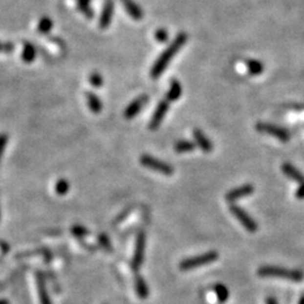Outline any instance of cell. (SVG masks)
Masks as SVG:
<instances>
[{
    "mask_svg": "<svg viewBox=\"0 0 304 304\" xmlns=\"http://www.w3.org/2000/svg\"><path fill=\"white\" fill-rule=\"evenodd\" d=\"M36 58V49L32 43L25 42L23 46V52H22V60L25 64H32Z\"/></svg>",
    "mask_w": 304,
    "mask_h": 304,
    "instance_id": "18",
    "label": "cell"
},
{
    "mask_svg": "<svg viewBox=\"0 0 304 304\" xmlns=\"http://www.w3.org/2000/svg\"><path fill=\"white\" fill-rule=\"evenodd\" d=\"M255 188L253 185H243V186L235 188V190L230 191L227 195H225V199L228 202L233 203L236 201H238L240 198L246 197V196H249L254 193Z\"/></svg>",
    "mask_w": 304,
    "mask_h": 304,
    "instance_id": "10",
    "label": "cell"
},
{
    "mask_svg": "<svg viewBox=\"0 0 304 304\" xmlns=\"http://www.w3.org/2000/svg\"><path fill=\"white\" fill-rule=\"evenodd\" d=\"M14 51V45L12 43H1L0 42V52H5V53H10Z\"/></svg>",
    "mask_w": 304,
    "mask_h": 304,
    "instance_id": "31",
    "label": "cell"
},
{
    "mask_svg": "<svg viewBox=\"0 0 304 304\" xmlns=\"http://www.w3.org/2000/svg\"><path fill=\"white\" fill-rule=\"evenodd\" d=\"M266 303L267 304H277V302H276V300L274 299V298H268L267 299V301H266Z\"/></svg>",
    "mask_w": 304,
    "mask_h": 304,
    "instance_id": "34",
    "label": "cell"
},
{
    "mask_svg": "<svg viewBox=\"0 0 304 304\" xmlns=\"http://www.w3.org/2000/svg\"><path fill=\"white\" fill-rule=\"evenodd\" d=\"M52 28H53V21H52L50 17L44 16L41 18L38 25V29L40 33L46 34V33H49Z\"/></svg>",
    "mask_w": 304,
    "mask_h": 304,
    "instance_id": "22",
    "label": "cell"
},
{
    "mask_svg": "<svg viewBox=\"0 0 304 304\" xmlns=\"http://www.w3.org/2000/svg\"><path fill=\"white\" fill-rule=\"evenodd\" d=\"M246 65H247L248 72L253 76L261 75V73L264 72V65L258 60H253V59H251V60H247Z\"/></svg>",
    "mask_w": 304,
    "mask_h": 304,
    "instance_id": "21",
    "label": "cell"
},
{
    "mask_svg": "<svg viewBox=\"0 0 304 304\" xmlns=\"http://www.w3.org/2000/svg\"><path fill=\"white\" fill-rule=\"evenodd\" d=\"M168 109H169V102L167 101V99L166 101H161L158 104L157 109H155L153 115H152V118L150 120V123H149L150 130L154 131V130H157L159 127H160L167 112H168Z\"/></svg>",
    "mask_w": 304,
    "mask_h": 304,
    "instance_id": "8",
    "label": "cell"
},
{
    "mask_svg": "<svg viewBox=\"0 0 304 304\" xmlns=\"http://www.w3.org/2000/svg\"><path fill=\"white\" fill-rule=\"evenodd\" d=\"M89 83H90L92 86L96 88H99L103 86L104 84V79L101 73L98 72H92L90 76H89Z\"/></svg>",
    "mask_w": 304,
    "mask_h": 304,
    "instance_id": "25",
    "label": "cell"
},
{
    "mask_svg": "<svg viewBox=\"0 0 304 304\" xmlns=\"http://www.w3.org/2000/svg\"><path fill=\"white\" fill-rule=\"evenodd\" d=\"M113 13H114V1L113 0H106L105 3H104L101 18H99V27L102 29L109 28L110 22H112Z\"/></svg>",
    "mask_w": 304,
    "mask_h": 304,
    "instance_id": "11",
    "label": "cell"
},
{
    "mask_svg": "<svg viewBox=\"0 0 304 304\" xmlns=\"http://www.w3.org/2000/svg\"><path fill=\"white\" fill-rule=\"evenodd\" d=\"M8 250H9L8 244L3 243V242H1V241H0V253L6 254V253H8Z\"/></svg>",
    "mask_w": 304,
    "mask_h": 304,
    "instance_id": "33",
    "label": "cell"
},
{
    "mask_svg": "<svg viewBox=\"0 0 304 304\" xmlns=\"http://www.w3.org/2000/svg\"><path fill=\"white\" fill-rule=\"evenodd\" d=\"M71 232L73 236H76L77 238H84L85 236H87L89 231L84 227H81V225H73L72 229H71Z\"/></svg>",
    "mask_w": 304,
    "mask_h": 304,
    "instance_id": "26",
    "label": "cell"
},
{
    "mask_svg": "<svg viewBox=\"0 0 304 304\" xmlns=\"http://www.w3.org/2000/svg\"><path fill=\"white\" fill-rule=\"evenodd\" d=\"M146 241H147L146 233H144L143 231L139 232L138 237H136L134 255H133V261H132V267L135 272H138L141 265L143 264L144 251H146Z\"/></svg>",
    "mask_w": 304,
    "mask_h": 304,
    "instance_id": "5",
    "label": "cell"
},
{
    "mask_svg": "<svg viewBox=\"0 0 304 304\" xmlns=\"http://www.w3.org/2000/svg\"><path fill=\"white\" fill-rule=\"evenodd\" d=\"M140 164L146 167V168L152 170V172L162 174V175L170 176L173 175L174 172V167L172 165L167 164V162L159 160L158 158L153 157V155L150 154H142L140 157Z\"/></svg>",
    "mask_w": 304,
    "mask_h": 304,
    "instance_id": "4",
    "label": "cell"
},
{
    "mask_svg": "<svg viewBox=\"0 0 304 304\" xmlns=\"http://www.w3.org/2000/svg\"><path fill=\"white\" fill-rule=\"evenodd\" d=\"M168 36H169L168 32H167L165 28H159V29H157V32L154 33L155 40H157L158 42H160V43L166 42V41L168 40Z\"/></svg>",
    "mask_w": 304,
    "mask_h": 304,
    "instance_id": "28",
    "label": "cell"
},
{
    "mask_svg": "<svg viewBox=\"0 0 304 304\" xmlns=\"http://www.w3.org/2000/svg\"><path fill=\"white\" fill-rule=\"evenodd\" d=\"M36 284H38V292L41 304H52L50 296L47 294L45 279H44L43 274L40 272L36 273Z\"/></svg>",
    "mask_w": 304,
    "mask_h": 304,
    "instance_id": "13",
    "label": "cell"
},
{
    "mask_svg": "<svg viewBox=\"0 0 304 304\" xmlns=\"http://www.w3.org/2000/svg\"><path fill=\"white\" fill-rule=\"evenodd\" d=\"M69 190H70V184L66 179L61 178V179H59L57 183H55V192H57V194L65 195L66 193L69 192Z\"/></svg>",
    "mask_w": 304,
    "mask_h": 304,
    "instance_id": "23",
    "label": "cell"
},
{
    "mask_svg": "<svg viewBox=\"0 0 304 304\" xmlns=\"http://www.w3.org/2000/svg\"><path fill=\"white\" fill-rule=\"evenodd\" d=\"M98 239H99V243H101L102 246L105 248V249L110 251V249H112V247H110L109 240V238H107V236L103 235V233H102V235L98 236Z\"/></svg>",
    "mask_w": 304,
    "mask_h": 304,
    "instance_id": "30",
    "label": "cell"
},
{
    "mask_svg": "<svg viewBox=\"0 0 304 304\" xmlns=\"http://www.w3.org/2000/svg\"><path fill=\"white\" fill-rule=\"evenodd\" d=\"M256 129H257L259 132L265 133V134H269V135L274 136V138L281 140L282 142H287V141L291 138L290 132H288L287 130L276 127V125H273V124L258 123L257 125H256Z\"/></svg>",
    "mask_w": 304,
    "mask_h": 304,
    "instance_id": "6",
    "label": "cell"
},
{
    "mask_svg": "<svg viewBox=\"0 0 304 304\" xmlns=\"http://www.w3.org/2000/svg\"><path fill=\"white\" fill-rule=\"evenodd\" d=\"M258 275L261 277H275V279H283L291 282H301L304 275L300 270H292L282 268V267L264 266L258 269Z\"/></svg>",
    "mask_w": 304,
    "mask_h": 304,
    "instance_id": "2",
    "label": "cell"
},
{
    "mask_svg": "<svg viewBox=\"0 0 304 304\" xmlns=\"http://www.w3.org/2000/svg\"><path fill=\"white\" fill-rule=\"evenodd\" d=\"M295 196L299 199H304V183L301 184V186L298 188V191L295 193Z\"/></svg>",
    "mask_w": 304,
    "mask_h": 304,
    "instance_id": "32",
    "label": "cell"
},
{
    "mask_svg": "<svg viewBox=\"0 0 304 304\" xmlns=\"http://www.w3.org/2000/svg\"><path fill=\"white\" fill-rule=\"evenodd\" d=\"M0 304H9V301L6 299H1L0 300Z\"/></svg>",
    "mask_w": 304,
    "mask_h": 304,
    "instance_id": "36",
    "label": "cell"
},
{
    "mask_svg": "<svg viewBox=\"0 0 304 304\" xmlns=\"http://www.w3.org/2000/svg\"><path fill=\"white\" fill-rule=\"evenodd\" d=\"M188 35L186 33L181 32L178 34L175 40L173 41L172 43L169 44V46L162 52V54L159 55V58L155 60L154 65H152L150 76L153 78V79H157L158 77H160L162 73L165 72V70L168 65L170 64V61L173 60L174 57L179 52V50L185 45V43L187 42Z\"/></svg>",
    "mask_w": 304,
    "mask_h": 304,
    "instance_id": "1",
    "label": "cell"
},
{
    "mask_svg": "<svg viewBox=\"0 0 304 304\" xmlns=\"http://www.w3.org/2000/svg\"><path fill=\"white\" fill-rule=\"evenodd\" d=\"M218 254L217 251H209V253L195 256V257L184 259L183 261H180L179 268L183 272H188V270H193L197 267H201L204 265H209L211 262H214L217 261Z\"/></svg>",
    "mask_w": 304,
    "mask_h": 304,
    "instance_id": "3",
    "label": "cell"
},
{
    "mask_svg": "<svg viewBox=\"0 0 304 304\" xmlns=\"http://www.w3.org/2000/svg\"><path fill=\"white\" fill-rule=\"evenodd\" d=\"M148 101H149V97H148V95L139 96V97L134 99V101H133L127 107V109L124 110V117L127 118V120H132V118H134L136 115L141 112V109H142L143 107L146 106V104L148 103Z\"/></svg>",
    "mask_w": 304,
    "mask_h": 304,
    "instance_id": "9",
    "label": "cell"
},
{
    "mask_svg": "<svg viewBox=\"0 0 304 304\" xmlns=\"http://www.w3.org/2000/svg\"><path fill=\"white\" fill-rule=\"evenodd\" d=\"M78 3H84V5H89L91 0H77Z\"/></svg>",
    "mask_w": 304,
    "mask_h": 304,
    "instance_id": "35",
    "label": "cell"
},
{
    "mask_svg": "<svg viewBox=\"0 0 304 304\" xmlns=\"http://www.w3.org/2000/svg\"><path fill=\"white\" fill-rule=\"evenodd\" d=\"M86 99H87L89 109H90L92 113L98 114L102 112L103 103L97 95L94 94V92H87Z\"/></svg>",
    "mask_w": 304,
    "mask_h": 304,
    "instance_id": "17",
    "label": "cell"
},
{
    "mask_svg": "<svg viewBox=\"0 0 304 304\" xmlns=\"http://www.w3.org/2000/svg\"><path fill=\"white\" fill-rule=\"evenodd\" d=\"M230 211H231L233 217H235L237 220L242 224V227L244 229L248 230L249 232L257 231V229H258L257 223H256V221L246 212V211L236 205H232L231 207H230Z\"/></svg>",
    "mask_w": 304,
    "mask_h": 304,
    "instance_id": "7",
    "label": "cell"
},
{
    "mask_svg": "<svg viewBox=\"0 0 304 304\" xmlns=\"http://www.w3.org/2000/svg\"><path fill=\"white\" fill-rule=\"evenodd\" d=\"M214 291H216V293H217L218 301L220 302L227 301L228 298H229V291H228V288L224 286V285L217 284L216 286H214Z\"/></svg>",
    "mask_w": 304,
    "mask_h": 304,
    "instance_id": "24",
    "label": "cell"
},
{
    "mask_svg": "<svg viewBox=\"0 0 304 304\" xmlns=\"http://www.w3.org/2000/svg\"><path fill=\"white\" fill-rule=\"evenodd\" d=\"M282 170L287 177H290L292 180L296 181V183L303 184L304 183V175L300 172L299 169H296L294 166H292L291 164H284L282 166Z\"/></svg>",
    "mask_w": 304,
    "mask_h": 304,
    "instance_id": "15",
    "label": "cell"
},
{
    "mask_svg": "<svg viewBox=\"0 0 304 304\" xmlns=\"http://www.w3.org/2000/svg\"><path fill=\"white\" fill-rule=\"evenodd\" d=\"M181 94H183V88H181L180 83L176 79H173L170 83L169 90L167 92V101L175 102L180 98Z\"/></svg>",
    "mask_w": 304,
    "mask_h": 304,
    "instance_id": "16",
    "label": "cell"
},
{
    "mask_svg": "<svg viewBox=\"0 0 304 304\" xmlns=\"http://www.w3.org/2000/svg\"><path fill=\"white\" fill-rule=\"evenodd\" d=\"M195 147H196V144L194 142H192V141L180 140L175 143L174 149H175L177 153H186V152L194 151Z\"/></svg>",
    "mask_w": 304,
    "mask_h": 304,
    "instance_id": "20",
    "label": "cell"
},
{
    "mask_svg": "<svg viewBox=\"0 0 304 304\" xmlns=\"http://www.w3.org/2000/svg\"><path fill=\"white\" fill-rule=\"evenodd\" d=\"M78 9H79L80 12L85 15V17L88 18V20H91V18L94 17V12H92V9L90 8V6L89 5L78 3Z\"/></svg>",
    "mask_w": 304,
    "mask_h": 304,
    "instance_id": "27",
    "label": "cell"
},
{
    "mask_svg": "<svg viewBox=\"0 0 304 304\" xmlns=\"http://www.w3.org/2000/svg\"><path fill=\"white\" fill-rule=\"evenodd\" d=\"M121 2L123 3L125 10L129 14V16L134 21H141L143 18V10L141 9V7L136 3L134 0H121Z\"/></svg>",
    "mask_w": 304,
    "mask_h": 304,
    "instance_id": "12",
    "label": "cell"
},
{
    "mask_svg": "<svg viewBox=\"0 0 304 304\" xmlns=\"http://www.w3.org/2000/svg\"><path fill=\"white\" fill-rule=\"evenodd\" d=\"M299 304H304V296H303V298H302L301 300H300V302H299Z\"/></svg>",
    "mask_w": 304,
    "mask_h": 304,
    "instance_id": "37",
    "label": "cell"
},
{
    "mask_svg": "<svg viewBox=\"0 0 304 304\" xmlns=\"http://www.w3.org/2000/svg\"><path fill=\"white\" fill-rule=\"evenodd\" d=\"M193 136H194V140H195L196 144H197V146L201 148L204 152L209 153V152L213 150L212 142H211L210 139L207 138L205 134H204L201 130H198V129L194 130V132H193Z\"/></svg>",
    "mask_w": 304,
    "mask_h": 304,
    "instance_id": "14",
    "label": "cell"
},
{
    "mask_svg": "<svg viewBox=\"0 0 304 304\" xmlns=\"http://www.w3.org/2000/svg\"><path fill=\"white\" fill-rule=\"evenodd\" d=\"M135 291L138 293L139 298L142 300H146L149 296V288L147 286L146 281L140 275L135 277Z\"/></svg>",
    "mask_w": 304,
    "mask_h": 304,
    "instance_id": "19",
    "label": "cell"
},
{
    "mask_svg": "<svg viewBox=\"0 0 304 304\" xmlns=\"http://www.w3.org/2000/svg\"><path fill=\"white\" fill-rule=\"evenodd\" d=\"M7 143H8V135L6 133H0V160H1Z\"/></svg>",
    "mask_w": 304,
    "mask_h": 304,
    "instance_id": "29",
    "label": "cell"
}]
</instances>
